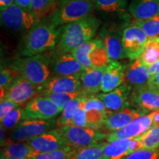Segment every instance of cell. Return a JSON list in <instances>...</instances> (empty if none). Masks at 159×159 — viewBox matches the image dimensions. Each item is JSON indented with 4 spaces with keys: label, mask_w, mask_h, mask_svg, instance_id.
<instances>
[{
    "label": "cell",
    "mask_w": 159,
    "mask_h": 159,
    "mask_svg": "<svg viewBox=\"0 0 159 159\" xmlns=\"http://www.w3.org/2000/svg\"><path fill=\"white\" fill-rule=\"evenodd\" d=\"M101 36L111 61H117L127 57L122 44V35L116 31L104 29Z\"/></svg>",
    "instance_id": "21"
},
{
    "label": "cell",
    "mask_w": 159,
    "mask_h": 159,
    "mask_svg": "<svg viewBox=\"0 0 159 159\" xmlns=\"http://www.w3.org/2000/svg\"><path fill=\"white\" fill-rule=\"evenodd\" d=\"M151 76L148 66L137 58L125 67V83L132 89L141 87L148 84Z\"/></svg>",
    "instance_id": "17"
},
{
    "label": "cell",
    "mask_w": 159,
    "mask_h": 159,
    "mask_svg": "<svg viewBox=\"0 0 159 159\" xmlns=\"http://www.w3.org/2000/svg\"><path fill=\"white\" fill-rule=\"evenodd\" d=\"M51 57L52 71L55 76H80L85 69L69 52L57 48Z\"/></svg>",
    "instance_id": "10"
},
{
    "label": "cell",
    "mask_w": 159,
    "mask_h": 159,
    "mask_svg": "<svg viewBox=\"0 0 159 159\" xmlns=\"http://www.w3.org/2000/svg\"><path fill=\"white\" fill-rule=\"evenodd\" d=\"M122 159H159V149H142L124 157Z\"/></svg>",
    "instance_id": "38"
},
{
    "label": "cell",
    "mask_w": 159,
    "mask_h": 159,
    "mask_svg": "<svg viewBox=\"0 0 159 159\" xmlns=\"http://www.w3.org/2000/svg\"><path fill=\"white\" fill-rule=\"evenodd\" d=\"M71 125L81 127V128H89L86 111L80 107L71 120Z\"/></svg>",
    "instance_id": "39"
},
{
    "label": "cell",
    "mask_w": 159,
    "mask_h": 159,
    "mask_svg": "<svg viewBox=\"0 0 159 159\" xmlns=\"http://www.w3.org/2000/svg\"><path fill=\"white\" fill-rule=\"evenodd\" d=\"M122 44L125 55L130 61L138 58L143 52L148 41V37L140 27L132 25L122 33Z\"/></svg>",
    "instance_id": "11"
},
{
    "label": "cell",
    "mask_w": 159,
    "mask_h": 159,
    "mask_svg": "<svg viewBox=\"0 0 159 159\" xmlns=\"http://www.w3.org/2000/svg\"><path fill=\"white\" fill-rule=\"evenodd\" d=\"M159 125V111H157L155 112V115L153 117V122H152V127L156 126Z\"/></svg>",
    "instance_id": "46"
},
{
    "label": "cell",
    "mask_w": 159,
    "mask_h": 159,
    "mask_svg": "<svg viewBox=\"0 0 159 159\" xmlns=\"http://www.w3.org/2000/svg\"><path fill=\"white\" fill-rule=\"evenodd\" d=\"M27 119L25 112V108L21 107H17L6 116L3 117L1 120V126L5 130H11L16 127L20 122Z\"/></svg>",
    "instance_id": "30"
},
{
    "label": "cell",
    "mask_w": 159,
    "mask_h": 159,
    "mask_svg": "<svg viewBox=\"0 0 159 159\" xmlns=\"http://www.w3.org/2000/svg\"><path fill=\"white\" fill-rule=\"evenodd\" d=\"M128 10L136 20L150 19L159 15V0H132Z\"/></svg>",
    "instance_id": "22"
},
{
    "label": "cell",
    "mask_w": 159,
    "mask_h": 159,
    "mask_svg": "<svg viewBox=\"0 0 159 159\" xmlns=\"http://www.w3.org/2000/svg\"><path fill=\"white\" fill-rule=\"evenodd\" d=\"M94 0H63L51 16L50 22L56 26L68 25L91 16Z\"/></svg>",
    "instance_id": "4"
},
{
    "label": "cell",
    "mask_w": 159,
    "mask_h": 159,
    "mask_svg": "<svg viewBox=\"0 0 159 159\" xmlns=\"http://www.w3.org/2000/svg\"><path fill=\"white\" fill-rule=\"evenodd\" d=\"M55 129L66 145L73 150H78L98 144L108 135L92 128H81L74 125H66Z\"/></svg>",
    "instance_id": "5"
},
{
    "label": "cell",
    "mask_w": 159,
    "mask_h": 159,
    "mask_svg": "<svg viewBox=\"0 0 159 159\" xmlns=\"http://www.w3.org/2000/svg\"><path fill=\"white\" fill-rule=\"evenodd\" d=\"M57 0H33L31 12L40 21L49 13Z\"/></svg>",
    "instance_id": "35"
},
{
    "label": "cell",
    "mask_w": 159,
    "mask_h": 159,
    "mask_svg": "<svg viewBox=\"0 0 159 159\" xmlns=\"http://www.w3.org/2000/svg\"><path fill=\"white\" fill-rule=\"evenodd\" d=\"M131 90L130 86L124 83L110 92L98 94L97 97L105 104L109 115L130 106L129 97Z\"/></svg>",
    "instance_id": "15"
},
{
    "label": "cell",
    "mask_w": 159,
    "mask_h": 159,
    "mask_svg": "<svg viewBox=\"0 0 159 159\" xmlns=\"http://www.w3.org/2000/svg\"><path fill=\"white\" fill-rule=\"evenodd\" d=\"M126 66L117 61H111L105 67L103 75L101 91L103 93H108L114 90L125 82V70Z\"/></svg>",
    "instance_id": "18"
},
{
    "label": "cell",
    "mask_w": 159,
    "mask_h": 159,
    "mask_svg": "<svg viewBox=\"0 0 159 159\" xmlns=\"http://www.w3.org/2000/svg\"><path fill=\"white\" fill-rule=\"evenodd\" d=\"M52 57L47 54H39L24 57L13 61L11 66L16 70L20 76L30 82L41 85L51 77Z\"/></svg>",
    "instance_id": "3"
},
{
    "label": "cell",
    "mask_w": 159,
    "mask_h": 159,
    "mask_svg": "<svg viewBox=\"0 0 159 159\" xmlns=\"http://www.w3.org/2000/svg\"><path fill=\"white\" fill-rule=\"evenodd\" d=\"M99 26V20L91 16L64 25L57 48L71 52L92 39Z\"/></svg>",
    "instance_id": "2"
},
{
    "label": "cell",
    "mask_w": 159,
    "mask_h": 159,
    "mask_svg": "<svg viewBox=\"0 0 159 159\" xmlns=\"http://www.w3.org/2000/svg\"><path fill=\"white\" fill-rule=\"evenodd\" d=\"M129 103L130 106L144 115L159 111V92L151 89L148 84L132 89Z\"/></svg>",
    "instance_id": "9"
},
{
    "label": "cell",
    "mask_w": 159,
    "mask_h": 159,
    "mask_svg": "<svg viewBox=\"0 0 159 159\" xmlns=\"http://www.w3.org/2000/svg\"><path fill=\"white\" fill-rule=\"evenodd\" d=\"M74 152L75 150L68 148L46 153H35L28 159H71Z\"/></svg>",
    "instance_id": "36"
},
{
    "label": "cell",
    "mask_w": 159,
    "mask_h": 159,
    "mask_svg": "<svg viewBox=\"0 0 159 159\" xmlns=\"http://www.w3.org/2000/svg\"><path fill=\"white\" fill-rule=\"evenodd\" d=\"M19 76V72L14 68L1 69L0 71V89L5 90L8 85L13 82L17 77Z\"/></svg>",
    "instance_id": "37"
},
{
    "label": "cell",
    "mask_w": 159,
    "mask_h": 159,
    "mask_svg": "<svg viewBox=\"0 0 159 159\" xmlns=\"http://www.w3.org/2000/svg\"><path fill=\"white\" fill-rule=\"evenodd\" d=\"M149 70L151 75H155L157 74H159V61L157 62L154 63L153 64H152L150 66H148Z\"/></svg>",
    "instance_id": "45"
},
{
    "label": "cell",
    "mask_w": 159,
    "mask_h": 159,
    "mask_svg": "<svg viewBox=\"0 0 159 159\" xmlns=\"http://www.w3.org/2000/svg\"><path fill=\"white\" fill-rule=\"evenodd\" d=\"M155 112L156 111L143 115L132 121L124 128L108 134L106 136L107 142H110L121 139H134L144 134L152 128Z\"/></svg>",
    "instance_id": "14"
},
{
    "label": "cell",
    "mask_w": 159,
    "mask_h": 159,
    "mask_svg": "<svg viewBox=\"0 0 159 159\" xmlns=\"http://www.w3.org/2000/svg\"><path fill=\"white\" fill-rule=\"evenodd\" d=\"M138 58L148 66L159 61V38L148 40L144 51Z\"/></svg>",
    "instance_id": "26"
},
{
    "label": "cell",
    "mask_w": 159,
    "mask_h": 159,
    "mask_svg": "<svg viewBox=\"0 0 159 159\" xmlns=\"http://www.w3.org/2000/svg\"><path fill=\"white\" fill-rule=\"evenodd\" d=\"M78 91H81L80 76L51 77L45 83L39 85V95L41 96L55 93H74Z\"/></svg>",
    "instance_id": "13"
},
{
    "label": "cell",
    "mask_w": 159,
    "mask_h": 159,
    "mask_svg": "<svg viewBox=\"0 0 159 159\" xmlns=\"http://www.w3.org/2000/svg\"><path fill=\"white\" fill-rule=\"evenodd\" d=\"M2 151L7 158L28 159L30 157L35 154L28 142H8L4 147Z\"/></svg>",
    "instance_id": "24"
},
{
    "label": "cell",
    "mask_w": 159,
    "mask_h": 159,
    "mask_svg": "<svg viewBox=\"0 0 159 159\" xmlns=\"http://www.w3.org/2000/svg\"><path fill=\"white\" fill-rule=\"evenodd\" d=\"M89 59L91 67H94V68L103 69L109 64L111 60L109 58L103 41L98 47H97L91 52Z\"/></svg>",
    "instance_id": "29"
},
{
    "label": "cell",
    "mask_w": 159,
    "mask_h": 159,
    "mask_svg": "<svg viewBox=\"0 0 159 159\" xmlns=\"http://www.w3.org/2000/svg\"><path fill=\"white\" fill-rule=\"evenodd\" d=\"M106 142H99L80 150H75L71 159H103Z\"/></svg>",
    "instance_id": "28"
},
{
    "label": "cell",
    "mask_w": 159,
    "mask_h": 159,
    "mask_svg": "<svg viewBox=\"0 0 159 159\" xmlns=\"http://www.w3.org/2000/svg\"><path fill=\"white\" fill-rule=\"evenodd\" d=\"M158 149H159V148H158Z\"/></svg>",
    "instance_id": "48"
},
{
    "label": "cell",
    "mask_w": 159,
    "mask_h": 159,
    "mask_svg": "<svg viewBox=\"0 0 159 159\" xmlns=\"http://www.w3.org/2000/svg\"><path fill=\"white\" fill-rule=\"evenodd\" d=\"M16 0H0V11H4L15 3Z\"/></svg>",
    "instance_id": "44"
},
{
    "label": "cell",
    "mask_w": 159,
    "mask_h": 159,
    "mask_svg": "<svg viewBox=\"0 0 159 159\" xmlns=\"http://www.w3.org/2000/svg\"><path fill=\"white\" fill-rule=\"evenodd\" d=\"M35 153H46L68 148L56 129H53L27 141Z\"/></svg>",
    "instance_id": "16"
},
{
    "label": "cell",
    "mask_w": 159,
    "mask_h": 159,
    "mask_svg": "<svg viewBox=\"0 0 159 159\" xmlns=\"http://www.w3.org/2000/svg\"><path fill=\"white\" fill-rule=\"evenodd\" d=\"M19 107V105L7 99H2L0 103V119L6 116L13 109Z\"/></svg>",
    "instance_id": "40"
},
{
    "label": "cell",
    "mask_w": 159,
    "mask_h": 159,
    "mask_svg": "<svg viewBox=\"0 0 159 159\" xmlns=\"http://www.w3.org/2000/svg\"><path fill=\"white\" fill-rule=\"evenodd\" d=\"M81 102H82V96L73 99L67 105V106L62 111L58 118L56 119L57 128L66 126V125H71L73 117L80 108Z\"/></svg>",
    "instance_id": "27"
},
{
    "label": "cell",
    "mask_w": 159,
    "mask_h": 159,
    "mask_svg": "<svg viewBox=\"0 0 159 159\" xmlns=\"http://www.w3.org/2000/svg\"><path fill=\"white\" fill-rule=\"evenodd\" d=\"M131 139H121L106 143L103 159H122L128 156Z\"/></svg>",
    "instance_id": "23"
},
{
    "label": "cell",
    "mask_w": 159,
    "mask_h": 159,
    "mask_svg": "<svg viewBox=\"0 0 159 159\" xmlns=\"http://www.w3.org/2000/svg\"><path fill=\"white\" fill-rule=\"evenodd\" d=\"M142 143H141L140 141H139L138 137H135L134 139H131L128 155L133 153V152H136V151H138L139 150H142Z\"/></svg>",
    "instance_id": "41"
},
{
    "label": "cell",
    "mask_w": 159,
    "mask_h": 159,
    "mask_svg": "<svg viewBox=\"0 0 159 159\" xmlns=\"http://www.w3.org/2000/svg\"><path fill=\"white\" fill-rule=\"evenodd\" d=\"M1 22L10 30L19 32L30 31L39 21L31 11L14 3L9 8L1 11Z\"/></svg>",
    "instance_id": "6"
},
{
    "label": "cell",
    "mask_w": 159,
    "mask_h": 159,
    "mask_svg": "<svg viewBox=\"0 0 159 159\" xmlns=\"http://www.w3.org/2000/svg\"><path fill=\"white\" fill-rule=\"evenodd\" d=\"M83 94V92L78 91V92L74 93H55V94H47L42 97H45L50 99L59 107L61 111H63L71 100L82 96Z\"/></svg>",
    "instance_id": "33"
},
{
    "label": "cell",
    "mask_w": 159,
    "mask_h": 159,
    "mask_svg": "<svg viewBox=\"0 0 159 159\" xmlns=\"http://www.w3.org/2000/svg\"><path fill=\"white\" fill-rule=\"evenodd\" d=\"M127 0H94V5L105 13H115L125 9Z\"/></svg>",
    "instance_id": "34"
},
{
    "label": "cell",
    "mask_w": 159,
    "mask_h": 159,
    "mask_svg": "<svg viewBox=\"0 0 159 159\" xmlns=\"http://www.w3.org/2000/svg\"><path fill=\"white\" fill-rule=\"evenodd\" d=\"M55 128H57L55 119H26L13 128L10 136V142H27Z\"/></svg>",
    "instance_id": "7"
},
{
    "label": "cell",
    "mask_w": 159,
    "mask_h": 159,
    "mask_svg": "<svg viewBox=\"0 0 159 159\" xmlns=\"http://www.w3.org/2000/svg\"><path fill=\"white\" fill-rule=\"evenodd\" d=\"M148 85L151 89L159 92V74L152 75L148 80Z\"/></svg>",
    "instance_id": "42"
},
{
    "label": "cell",
    "mask_w": 159,
    "mask_h": 159,
    "mask_svg": "<svg viewBox=\"0 0 159 159\" xmlns=\"http://www.w3.org/2000/svg\"><path fill=\"white\" fill-rule=\"evenodd\" d=\"M102 39L101 38H96L87 41L84 44L71 51V53L76 57V59L85 67H91V63L89 61V54L93 49L102 43Z\"/></svg>",
    "instance_id": "25"
},
{
    "label": "cell",
    "mask_w": 159,
    "mask_h": 159,
    "mask_svg": "<svg viewBox=\"0 0 159 159\" xmlns=\"http://www.w3.org/2000/svg\"><path fill=\"white\" fill-rule=\"evenodd\" d=\"M15 3L24 9L31 11L33 0H16Z\"/></svg>",
    "instance_id": "43"
},
{
    "label": "cell",
    "mask_w": 159,
    "mask_h": 159,
    "mask_svg": "<svg viewBox=\"0 0 159 159\" xmlns=\"http://www.w3.org/2000/svg\"><path fill=\"white\" fill-rule=\"evenodd\" d=\"M7 159H17V158H7Z\"/></svg>",
    "instance_id": "47"
},
{
    "label": "cell",
    "mask_w": 159,
    "mask_h": 159,
    "mask_svg": "<svg viewBox=\"0 0 159 159\" xmlns=\"http://www.w3.org/2000/svg\"><path fill=\"white\" fill-rule=\"evenodd\" d=\"M142 143V149L156 150L159 148V125L152 127L141 136H137Z\"/></svg>",
    "instance_id": "32"
},
{
    "label": "cell",
    "mask_w": 159,
    "mask_h": 159,
    "mask_svg": "<svg viewBox=\"0 0 159 159\" xmlns=\"http://www.w3.org/2000/svg\"><path fill=\"white\" fill-rule=\"evenodd\" d=\"M134 25L146 33L149 40L159 38V15L150 19L136 20Z\"/></svg>",
    "instance_id": "31"
},
{
    "label": "cell",
    "mask_w": 159,
    "mask_h": 159,
    "mask_svg": "<svg viewBox=\"0 0 159 159\" xmlns=\"http://www.w3.org/2000/svg\"><path fill=\"white\" fill-rule=\"evenodd\" d=\"M38 95H39V85L33 84L19 75L5 89L2 99H10L21 107L26 106L32 99L39 97Z\"/></svg>",
    "instance_id": "8"
},
{
    "label": "cell",
    "mask_w": 159,
    "mask_h": 159,
    "mask_svg": "<svg viewBox=\"0 0 159 159\" xmlns=\"http://www.w3.org/2000/svg\"><path fill=\"white\" fill-rule=\"evenodd\" d=\"M105 69L85 67L80 75L81 91L83 94H94L101 91Z\"/></svg>",
    "instance_id": "20"
},
{
    "label": "cell",
    "mask_w": 159,
    "mask_h": 159,
    "mask_svg": "<svg viewBox=\"0 0 159 159\" xmlns=\"http://www.w3.org/2000/svg\"><path fill=\"white\" fill-rule=\"evenodd\" d=\"M27 119L49 120L61 114L62 111L52 101L45 97H37L25 107Z\"/></svg>",
    "instance_id": "12"
},
{
    "label": "cell",
    "mask_w": 159,
    "mask_h": 159,
    "mask_svg": "<svg viewBox=\"0 0 159 159\" xmlns=\"http://www.w3.org/2000/svg\"><path fill=\"white\" fill-rule=\"evenodd\" d=\"M143 115L142 113L136 109L128 106L122 110L108 115L105 119L103 126L106 130L114 132L124 128L132 121Z\"/></svg>",
    "instance_id": "19"
},
{
    "label": "cell",
    "mask_w": 159,
    "mask_h": 159,
    "mask_svg": "<svg viewBox=\"0 0 159 159\" xmlns=\"http://www.w3.org/2000/svg\"><path fill=\"white\" fill-rule=\"evenodd\" d=\"M58 27L50 21L38 23L24 39L20 54L24 57H30L55 49L61 35Z\"/></svg>",
    "instance_id": "1"
}]
</instances>
